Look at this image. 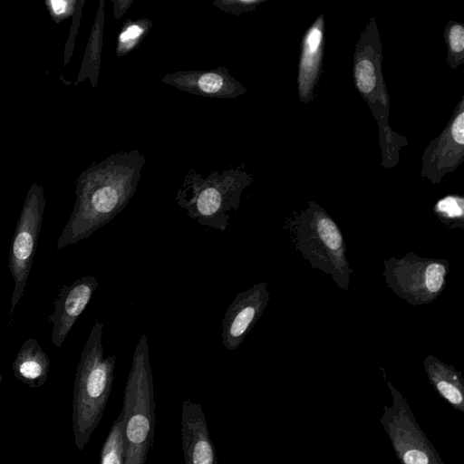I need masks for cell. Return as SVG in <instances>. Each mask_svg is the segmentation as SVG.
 <instances>
[{
    "mask_svg": "<svg viewBox=\"0 0 464 464\" xmlns=\"http://www.w3.org/2000/svg\"><path fill=\"white\" fill-rule=\"evenodd\" d=\"M145 157L138 150L113 153L76 179V200L56 242L58 250L92 236L111 221L133 197Z\"/></svg>",
    "mask_w": 464,
    "mask_h": 464,
    "instance_id": "cell-1",
    "label": "cell"
},
{
    "mask_svg": "<svg viewBox=\"0 0 464 464\" xmlns=\"http://www.w3.org/2000/svg\"><path fill=\"white\" fill-rule=\"evenodd\" d=\"M103 324L96 320L82 351L72 393V431L82 450L99 425L111 394L116 356L103 357Z\"/></svg>",
    "mask_w": 464,
    "mask_h": 464,
    "instance_id": "cell-2",
    "label": "cell"
},
{
    "mask_svg": "<svg viewBox=\"0 0 464 464\" xmlns=\"http://www.w3.org/2000/svg\"><path fill=\"white\" fill-rule=\"evenodd\" d=\"M382 50L377 22L372 17L363 28L353 54V80L378 125L379 143L384 169L394 167L405 137L389 126L390 102L382 70Z\"/></svg>",
    "mask_w": 464,
    "mask_h": 464,
    "instance_id": "cell-3",
    "label": "cell"
},
{
    "mask_svg": "<svg viewBox=\"0 0 464 464\" xmlns=\"http://www.w3.org/2000/svg\"><path fill=\"white\" fill-rule=\"evenodd\" d=\"M284 227L295 249L314 268L330 275L341 289H349L353 269L342 231L320 205L309 201L286 219Z\"/></svg>",
    "mask_w": 464,
    "mask_h": 464,
    "instance_id": "cell-4",
    "label": "cell"
},
{
    "mask_svg": "<svg viewBox=\"0 0 464 464\" xmlns=\"http://www.w3.org/2000/svg\"><path fill=\"white\" fill-rule=\"evenodd\" d=\"M253 177L242 166L202 177L190 169L176 193L175 201L199 225L225 231Z\"/></svg>",
    "mask_w": 464,
    "mask_h": 464,
    "instance_id": "cell-5",
    "label": "cell"
},
{
    "mask_svg": "<svg viewBox=\"0 0 464 464\" xmlns=\"http://www.w3.org/2000/svg\"><path fill=\"white\" fill-rule=\"evenodd\" d=\"M124 464H145L155 430V393L148 335L135 347L123 398Z\"/></svg>",
    "mask_w": 464,
    "mask_h": 464,
    "instance_id": "cell-6",
    "label": "cell"
},
{
    "mask_svg": "<svg viewBox=\"0 0 464 464\" xmlns=\"http://www.w3.org/2000/svg\"><path fill=\"white\" fill-rule=\"evenodd\" d=\"M387 286L411 305L435 301L444 291L450 264L446 259L422 257L409 252L383 262Z\"/></svg>",
    "mask_w": 464,
    "mask_h": 464,
    "instance_id": "cell-7",
    "label": "cell"
},
{
    "mask_svg": "<svg viewBox=\"0 0 464 464\" xmlns=\"http://www.w3.org/2000/svg\"><path fill=\"white\" fill-rule=\"evenodd\" d=\"M45 208L42 186L33 183L26 194L12 237L8 268L14 279L10 315L22 298L35 254Z\"/></svg>",
    "mask_w": 464,
    "mask_h": 464,
    "instance_id": "cell-8",
    "label": "cell"
},
{
    "mask_svg": "<svg viewBox=\"0 0 464 464\" xmlns=\"http://www.w3.org/2000/svg\"><path fill=\"white\" fill-rule=\"evenodd\" d=\"M392 394V407H385L382 423L402 464H443L429 440L417 425L401 394L387 382Z\"/></svg>",
    "mask_w": 464,
    "mask_h": 464,
    "instance_id": "cell-9",
    "label": "cell"
},
{
    "mask_svg": "<svg viewBox=\"0 0 464 464\" xmlns=\"http://www.w3.org/2000/svg\"><path fill=\"white\" fill-rule=\"evenodd\" d=\"M464 159V97L456 106L450 121L425 149L420 176L433 184L454 171Z\"/></svg>",
    "mask_w": 464,
    "mask_h": 464,
    "instance_id": "cell-10",
    "label": "cell"
},
{
    "mask_svg": "<svg viewBox=\"0 0 464 464\" xmlns=\"http://www.w3.org/2000/svg\"><path fill=\"white\" fill-rule=\"evenodd\" d=\"M269 298L268 285L264 281L236 295L221 321V340L227 350L240 346L263 314Z\"/></svg>",
    "mask_w": 464,
    "mask_h": 464,
    "instance_id": "cell-11",
    "label": "cell"
},
{
    "mask_svg": "<svg viewBox=\"0 0 464 464\" xmlns=\"http://www.w3.org/2000/svg\"><path fill=\"white\" fill-rule=\"evenodd\" d=\"M99 281L93 276H85L70 285H64L54 300L53 312L48 321L53 324L51 341L61 348L78 317L90 303Z\"/></svg>",
    "mask_w": 464,
    "mask_h": 464,
    "instance_id": "cell-12",
    "label": "cell"
},
{
    "mask_svg": "<svg viewBox=\"0 0 464 464\" xmlns=\"http://www.w3.org/2000/svg\"><path fill=\"white\" fill-rule=\"evenodd\" d=\"M161 82L190 94L208 98L232 99L246 92V87L221 66L211 70L168 72Z\"/></svg>",
    "mask_w": 464,
    "mask_h": 464,
    "instance_id": "cell-13",
    "label": "cell"
},
{
    "mask_svg": "<svg viewBox=\"0 0 464 464\" xmlns=\"http://www.w3.org/2000/svg\"><path fill=\"white\" fill-rule=\"evenodd\" d=\"M181 439L185 464H218L203 409L190 399L182 403Z\"/></svg>",
    "mask_w": 464,
    "mask_h": 464,
    "instance_id": "cell-14",
    "label": "cell"
},
{
    "mask_svg": "<svg viewBox=\"0 0 464 464\" xmlns=\"http://www.w3.org/2000/svg\"><path fill=\"white\" fill-rule=\"evenodd\" d=\"M324 19L319 14L307 29L301 43L298 63L297 90L301 102L308 103L313 99L318 82L324 50Z\"/></svg>",
    "mask_w": 464,
    "mask_h": 464,
    "instance_id": "cell-15",
    "label": "cell"
},
{
    "mask_svg": "<svg viewBox=\"0 0 464 464\" xmlns=\"http://www.w3.org/2000/svg\"><path fill=\"white\" fill-rule=\"evenodd\" d=\"M50 359L34 338H28L19 349L12 364L14 376L30 388L46 382Z\"/></svg>",
    "mask_w": 464,
    "mask_h": 464,
    "instance_id": "cell-16",
    "label": "cell"
},
{
    "mask_svg": "<svg viewBox=\"0 0 464 464\" xmlns=\"http://www.w3.org/2000/svg\"><path fill=\"white\" fill-rule=\"evenodd\" d=\"M424 369L439 393L455 408L463 410V379L459 371L438 358L428 355Z\"/></svg>",
    "mask_w": 464,
    "mask_h": 464,
    "instance_id": "cell-17",
    "label": "cell"
},
{
    "mask_svg": "<svg viewBox=\"0 0 464 464\" xmlns=\"http://www.w3.org/2000/svg\"><path fill=\"white\" fill-rule=\"evenodd\" d=\"M105 2L100 0L95 20L93 22L81 67L74 85L89 80L95 88L98 83L101 67L102 49L104 32Z\"/></svg>",
    "mask_w": 464,
    "mask_h": 464,
    "instance_id": "cell-18",
    "label": "cell"
},
{
    "mask_svg": "<svg viewBox=\"0 0 464 464\" xmlns=\"http://www.w3.org/2000/svg\"><path fill=\"white\" fill-rule=\"evenodd\" d=\"M152 22L147 18L128 19L117 37L116 55L122 57L136 49L149 34Z\"/></svg>",
    "mask_w": 464,
    "mask_h": 464,
    "instance_id": "cell-19",
    "label": "cell"
},
{
    "mask_svg": "<svg viewBox=\"0 0 464 464\" xmlns=\"http://www.w3.org/2000/svg\"><path fill=\"white\" fill-rule=\"evenodd\" d=\"M123 428L124 419L121 411L102 448L100 464H124Z\"/></svg>",
    "mask_w": 464,
    "mask_h": 464,
    "instance_id": "cell-20",
    "label": "cell"
},
{
    "mask_svg": "<svg viewBox=\"0 0 464 464\" xmlns=\"http://www.w3.org/2000/svg\"><path fill=\"white\" fill-rule=\"evenodd\" d=\"M434 213L450 228L464 227V198L459 195H448L434 206Z\"/></svg>",
    "mask_w": 464,
    "mask_h": 464,
    "instance_id": "cell-21",
    "label": "cell"
},
{
    "mask_svg": "<svg viewBox=\"0 0 464 464\" xmlns=\"http://www.w3.org/2000/svg\"><path fill=\"white\" fill-rule=\"evenodd\" d=\"M448 47V63L456 69L464 62V27L460 23L450 21L445 28Z\"/></svg>",
    "mask_w": 464,
    "mask_h": 464,
    "instance_id": "cell-22",
    "label": "cell"
},
{
    "mask_svg": "<svg viewBox=\"0 0 464 464\" xmlns=\"http://www.w3.org/2000/svg\"><path fill=\"white\" fill-rule=\"evenodd\" d=\"M79 0H46L44 5L55 24L72 16Z\"/></svg>",
    "mask_w": 464,
    "mask_h": 464,
    "instance_id": "cell-23",
    "label": "cell"
},
{
    "mask_svg": "<svg viewBox=\"0 0 464 464\" xmlns=\"http://www.w3.org/2000/svg\"><path fill=\"white\" fill-rule=\"evenodd\" d=\"M265 1L266 0H215L213 5L225 13L241 15L255 10Z\"/></svg>",
    "mask_w": 464,
    "mask_h": 464,
    "instance_id": "cell-24",
    "label": "cell"
},
{
    "mask_svg": "<svg viewBox=\"0 0 464 464\" xmlns=\"http://www.w3.org/2000/svg\"><path fill=\"white\" fill-rule=\"evenodd\" d=\"M85 4V0H79L77 8L72 15V22L70 27V32L68 34V38L65 42V47H64V62L63 64L67 65V63L70 62L73 49L75 44V39L78 34L80 24H81V17L83 9V5Z\"/></svg>",
    "mask_w": 464,
    "mask_h": 464,
    "instance_id": "cell-25",
    "label": "cell"
},
{
    "mask_svg": "<svg viewBox=\"0 0 464 464\" xmlns=\"http://www.w3.org/2000/svg\"><path fill=\"white\" fill-rule=\"evenodd\" d=\"M134 0H111L113 5V16L115 20L121 19L128 11Z\"/></svg>",
    "mask_w": 464,
    "mask_h": 464,
    "instance_id": "cell-26",
    "label": "cell"
},
{
    "mask_svg": "<svg viewBox=\"0 0 464 464\" xmlns=\"http://www.w3.org/2000/svg\"><path fill=\"white\" fill-rule=\"evenodd\" d=\"M1 382H2V375H1V373H0V383H1Z\"/></svg>",
    "mask_w": 464,
    "mask_h": 464,
    "instance_id": "cell-27",
    "label": "cell"
}]
</instances>
